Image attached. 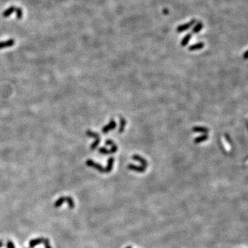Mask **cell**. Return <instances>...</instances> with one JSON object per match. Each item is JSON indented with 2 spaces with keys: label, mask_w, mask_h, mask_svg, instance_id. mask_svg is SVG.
I'll return each mask as SVG.
<instances>
[{
  "label": "cell",
  "mask_w": 248,
  "mask_h": 248,
  "mask_svg": "<svg viewBox=\"0 0 248 248\" xmlns=\"http://www.w3.org/2000/svg\"><path fill=\"white\" fill-rule=\"evenodd\" d=\"M86 164L87 166L93 167V168H95V170H97L99 171V173H106V167H104L103 166H101L100 164L96 163V162L93 161L92 159H88L86 162Z\"/></svg>",
  "instance_id": "cell-1"
},
{
  "label": "cell",
  "mask_w": 248,
  "mask_h": 248,
  "mask_svg": "<svg viewBox=\"0 0 248 248\" xmlns=\"http://www.w3.org/2000/svg\"><path fill=\"white\" fill-rule=\"evenodd\" d=\"M195 22H196L195 19H192L190 22H188V23H185L184 24H181V25L179 26L177 28V32L180 33V32H184V31H185V30L190 29V28H192V26H193L194 24H195Z\"/></svg>",
  "instance_id": "cell-2"
},
{
  "label": "cell",
  "mask_w": 248,
  "mask_h": 248,
  "mask_svg": "<svg viewBox=\"0 0 248 248\" xmlns=\"http://www.w3.org/2000/svg\"><path fill=\"white\" fill-rule=\"evenodd\" d=\"M116 124L115 121H114L113 119H112L110 121L109 124H108V125H106V126H105L103 128H102V133H103V134H107L109 131L114 130V129L116 128Z\"/></svg>",
  "instance_id": "cell-3"
},
{
  "label": "cell",
  "mask_w": 248,
  "mask_h": 248,
  "mask_svg": "<svg viewBox=\"0 0 248 248\" xmlns=\"http://www.w3.org/2000/svg\"><path fill=\"white\" fill-rule=\"evenodd\" d=\"M128 168L129 170H130L137 172V173H144L145 169H146V168H145V167H143V166H141V165H134V164H128Z\"/></svg>",
  "instance_id": "cell-4"
},
{
  "label": "cell",
  "mask_w": 248,
  "mask_h": 248,
  "mask_svg": "<svg viewBox=\"0 0 248 248\" xmlns=\"http://www.w3.org/2000/svg\"><path fill=\"white\" fill-rule=\"evenodd\" d=\"M132 159L134 160V161H139V163H141V166H143V167H145V168H146L147 166V162L146 160H145L144 158L141 157V156H139L138 155H134L132 156Z\"/></svg>",
  "instance_id": "cell-5"
},
{
  "label": "cell",
  "mask_w": 248,
  "mask_h": 248,
  "mask_svg": "<svg viewBox=\"0 0 248 248\" xmlns=\"http://www.w3.org/2000/svg\"><path fill=\"white\" fill-rule=\"evenodd\" d=\"M15 44V40H9L4 42H0V49H3L5 48H9V47L13 46Z\"/></svg>",
  "instance_id": "cell-6"
},
{
  "label": "cell",
  "mask_w": 248,
  "mask_h": 248,
  "mask_svg": "<svg viewBox=\"0 0 248 248\" xmlns=\"http://www.w3.org/2000/svg\"><path fill=\"white\" fill-rule=\"evenodd\" d=\"M106 144L108 145H111V149L110 150V154H113V153H115L117 152L118 150V147L117 145H116L115 143H114L113 141L110 140V139H108V140H106Z\"/></svg>",
  "instance_id": "cell-7"
},
{
  "label": "cell",
  "mask_w": 248,
  "mask_h": 248,
  "mask_svg": "<svg viewBox=\"0 0 248 248\" xmlns=\"http://www.w3.org/2000/svg\"><path fill=\"white\" fill-rule=\"evenodd\" d=\"M205 46V44H203V42H198V43H196L195 44H193L192 45V46H189V48H188V50L190 51H196V50H201V49L203 48Z\"/></svg>",
  "instance_id": "cell-8"
},
{
  "label": "cell",
  "mask_w": 248,
  "mask_h": 248,
  "mask_svg": "<svg viewBox=\"0 0 248 248\" xmlns=\"http://www.w3.org/2000/svg\"><path fill=\"white\" fill-rule=\"evenodd\" d=\"M192 131L194 132H199V133H203V134H207L209 132V129L206 127L203 126H194L192 128Z\"/></svg>",
  "instance_id": "cell-9"
},
{
  "label": "cell",
  "mask_w": 248,
  "mask_h": 248,
  "mask_svg": "<svg viewBox=\"0 0 248 248\" xmlns=\"http://www.w3.org/2000/svg\"><path fill=\"white\" fill-rule=\"evenodd\" d=\"M192 38V34L191 33H188L183 38V40H181V46L182 47H185L188 44V43L190 42V40Z\"/></svg>",
  "instance_id": "cell-10"
},
{
  "label": "cell",
  "mask_w": 248,
  "mask_h": 248,
  "mask_svg": "<svg viewBox=\"0 0 248 248\" xmlns=\"http://www.w3.org/2000/svg\"><path fill=\"white\" fill-rule=\"evenodd\" d=\"M203 24L202 22H198L196 23V25L194 26L193 28H192V32H193L194 34L198 33V32H199L201 30L203 29Z\"/></svg>",
  "instance_id": "cell-11"
},
{
  "label": "cell",
  "mask_w": 248,
  "mask_h": 248,
  "mask_svg": "<svg viewBox=\"0 0 248 248\" xmlns=\"http://www.w3.org/2000/svg\"><path fill=\"white\" fill-rule=\"evenodd\" d=\"M114 157H110L108 160V165L106 167V173H109L112 171V167H113V164H114Z\"/></svg>",
  "instance_id": "cell-12"
},
{
  "label": "cell",
  "mask_w": 248,
  "mask_h": 248,
  "mask_svg": "<svg viewBox=\"0 0 248 248\" xmlns=\"http://www.w3.org/2000/svg\"><path fill=\"white\" fill-rule=\"evenodd\" d=\"M86 135L90 137H92V138L95 139V141H101V139H100L99 134L97 132H93L91 130H87L86 131Z\"/></svg>",
  "instance_id": "cell-13"
},
{
  "label": "cell",
  "mask_w": 248,
  "mask_h": 248,
  "mask_svg": "<svg viewBox=\"0 0 248 248\" xmlns=\"http://www.w3.org/2000/svg\"><path fill=\"white\" fill-rule=\"evenodd\" d=\"M208 135L207 134H203V135H201V136L195 138L194 141V143L197 144V143H200L203 142V141L208 140Z\"/></svg>",
  "instance_id": "cell-14"
},
{
  "label": "cell",
  "mask_w": 248,
  "mask_h": 248,
  "mask_svg": "<svg viewBox=\"0 0 248 248\" xmlns=\"http://www.w3.org/2000/svg\"><path fill=\"white\" fill-rule=\"evenodd\" d=\"M43 241H44V239H42V238L32 240V241H30V248H33L34 247H35L37 245H39V244L42 243Z\"/></svg>",
  "instance_id": "cell-15"
},
{
  "label": "cell",
  "mask_w": 248,
  "mask_h": 248,
  "mask_svg": "<svg viewBox=\"0 0 248 248\" xmlns=\"http://www.w3.org/2000/svg\"><path fill=\"white\" fill-rule=\"evenodd\" d=\"M119 119H120V127H119V132L122 133L123 132H124L125 127H126V120L125 119L123 116H119Z\"/></svg>",
  "instance_id": "cell-16"
},
{
  "label": "cell",
  "mask_w": 248,
  "mask_h": 248,
  "mask_svg": "<svg viewBox=\"0 0 248 248\" xmlns=\"http://www.w3.org/2000/svg\"><path fill=\"white\" fill-rule=\"evenodd\" d=\"M65 201H66L68 203V206L70 208H73L75 207V203H74V201L73 198L69 197V196H67V197H64Z\"/></svg>",
  "instance_id": "cell-17"
},
{
  "label": "cell",
  "mask_w": 248,
  "mask_h": 248,
  "mask_svg": "<svg viewBox=\"0 0 248 248\" xmlns=\"http://www.w3.org/2000/svg\"><path fill=\"white\" fill-rule=\"evenodd\" d=\"M65 201V198L64 197H61L59 198L58 200L55 203V207H56V208H59V206H61V205L63 204V203Z\"/></svg>",
  "instance_id": "cell-18"
},
{
  "label": "cell",
  "mask_w": 248,
  "mask_h": 248,
  "mask_svg": "<svg viewBox=\"0 0 248 248\" xmlns=\"http://www.w3.org/2000/svg\"><path fill=\"white\" fill-rule=\"evenodd\" d=\"M99 152H100L102 155H108V154H110V150H108L107 148L104 147H101L99 149Z\"/></svg>",
  "instance_id": "cell-19"
},
{
  "label": "cell",
  "mask_w": 248,
  "mask_h": 248,
  "mask_svg": "<svg viewBox=\"0 0 248 248\" xmlns=\"http://www.w3.org/2000/svg\"><path fill=\"white\" fill-rule=\"evenodd\" d=\"M43 243H44V245H45V247H46V248H51L50 245V243H49V241H48V239H44V241H43Z\"/></svg>",
  "instance_id": "cell-20"
},
{
  "label": "cell",
  "mask_w": 248,
  "mask_h": 248,
  "mask_svg": "<svg viewBox=\"0 0 248 248\" xmlns=\"http://www.w3.org/2000/svg\"><path fill=\"white\" fill-rule=\"evenodd\" d=\"M7 247L8 248H15V245H14V244L12 241H8Z\"/></svg>",
  "instance_id": "cell-21"
},
{
  "label": "cell",
  "mask_w": 248,
  "mask_h": 248,
  "mask_svg": "<svg viewBox=\"0 0 248 248\" xmlns=\"http://www.w3.org/2000/svg\"><path fill=\"white\" fill-rule=\"evenodd\" d=\"M225 137H226V138H225V139H227V141H228V142H229V143H232V141L231 140V139H230V137H229V136L228 134H225Z\"/></svg>",
  "instance_id": "cell-22"
},
{
  "label": "cell",
  "mask_w": 248,
  "mask_h": 248,
  "mask_svg": "<svg viewBox=\"0 0 248 248\" xmlns=\"http://www.w3.org/2000/svg\"><path fill=\"white\" fill-rule=\"evenodd\" d=\"M244 58H245V59H247V50H246L245 54H244Z\"/></svg>",
  "instance_id": "cell-23"
},
{
  "label": "cell",
  "mask_w": 248,
  "mask_h": 248,
  "mask_svg": "<svg viewBox=\"0 0 248 248\" xmlns=\"http://www.w3.org/2000/svg\"><path fill=\"white\" fill-rule=\"evenodd\" d=\"M3 246V243H2V241H0V247H2Z\"/></svg>",
  "instance_id": "cell-24"
},
{
  "label": "cell",
  "mask_w": 248,
  "mask_h": 248,
  "mask_svg": "<svg viewBox=\"0 0 248 248\" xmlns=\"http://www.w3.org/2000/svg\"><path fill=\"white\" fill-rule=\"evenodd\" d=\"M126 248H132V247H130V246H128V247H127Z\"/></svg>",
  "instance_id": "cell-25"
}]
</instances>
